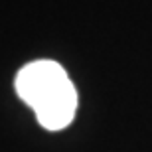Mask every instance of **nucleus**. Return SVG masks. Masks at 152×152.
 <instances>
[{"instance_id":"f257e3e1","label":"nucleus","mask_w":152,"mask_h":152,"mask_svg":"<svg viewBox=\"0 0 152 152\" xmlns=\"http://www.w3.org/2000/svg\"><path fill=\"white\" fill-rule=\"evenodd\" d=\"M18 97L48 130L65 129L77 111V91L65 69L51 59L26 63L14 79Z\"/></svg>"}]
</instances>
